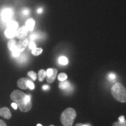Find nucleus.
<instances>
[{
  "mask_svg": "<svg viewBox=\"0 0 126 126\" xmlns=\"http://www.w3.org/2000/svg\"><path fill=\"white\" fill-rule=\"evenodd\" d=\"M111 94L116 100L122 103L126 102V89L121 83H115L111 89Z\"/></svg>",
  "mask_w": 126,
  "mask_h": 126,
  "instance_id": "1",
  "label": "nucleus"
},
{
  "mask_svg": "<svg viewBox=\"0 0 126 126\" xmlns=\"http://www.w3.org/2000/svg\"><path fill=\"white\" fill-rule=\"evenodd\" d=\"M76 111L73 108H67L61 113L60 120L64 126H72L76 118Z\"/></svg>",
  "mask_w": 126,
  "mask_h": 126,
  "instance_id": "2",
  "label": "nucleus"
},
{
  "mask_svg": "<svg viewBox=\"0 0 126 126\" xmlns=\"http://www.w3.org/2000/svg\"><path fill=\"white\" fill-rule=\"evenodd\" d=\"M7 28L5 31L4 34L8 39H12L16 35L18 28V24L14 20H10L7 23Z\"/></svg>",
  "mask_w": 126,
  "mask_h": 126,
  "instance_id": "3",
  "label": "nucleus"
},
{
  "mask_svg": "<svg viewBox=\"0 0 126 126\" xmlns=\"http://www.w3.org/2000/svg\"><path fill=\"white\" fill-rule=\"evenodd\" d=\"M26 94L22 91L19 90H15L12 92L11 94V99L14 100V102L18 105V106L23 105L25 103H28L29 102H26L25 101V97Z\"/></svg>",
  "mask_w": 126,
  "mask_h": 126,
  "instance_id": "4",
  "label": "nucleus"
},
{
  "mask_svg": "<svg viewBox=\"0 0 126 126\" xmlns=\"http://www.w3.org/2000/svg\"><path fill=\"white\" fill-rule=\"evenodd\" d=\"M13 16V11L10 8H5L1 12V19L5 23H8L11 20Z\"/></svg>",
  "mask_w": 126,
  "mask_h": 126,
  "instance_id": "5",
  "label": "nucleus"
},
{
  "mask_svg": "<svg viewBox=\"0 0 126 126\" xmlns=\"http://www.w3.org/2000/svg\"><path fill=\"white\" fill-rule=\"evenodd\" d=\"M28 43H29V40H28V39L24 38L22 39L19 41L18 43H16V47L19 51L20 53H22L23 52L26 48V46H27Z\"/></svg>",
  "mask_w": 126,
  "mask_h": 126,
  "instance_id": "6",
  "label": "nucleus"
},
{
  "mask_svg": "<svg viewBox=\"0 0 126 126\" xmlns=\"http://www.w3.org/2000/svg\"><path fill=\"white\" fill-rule=\"evenodd\" d=\"M0 116L6 119H9L12 117L11 110L7 107H3L0 109Z\"/></svg>",
  "mask_w": 126,
  "mask_h": 126,
  "instance_id": "7",
  "label": "nucleus"
},
{
  "mask_svg": "<svg viewBox=\"0 0 126 126\" xmlns=\"http://www.w3.org/2000/svg\"><path fill=\"white\" fill-rule=\"evenodd\" d=\"M28 30L25 26H21L18 31L16 33V36L18 39H24L27 36Z\"/></svg>",
  "mask_w": 126,
  "mask_h": 126,
  "instance_id": "8",
  "label": "nucleus"
},
{
  "mask_svg": "<svg viewBox=\"0 0 126 126\" xmlns=\"http://www.w3.org/2000/svg\"><path fill=\"white\" fill-rule=\"evenodd\" d=\"M28 79L26 78H21L18 81V86L19 88H20L22 89H28L27 82Z\"/></svg>",
  "mask_w": 126,
  "mask_h": 126,
  "instance_id": "9",
  "label": "nucleus"
},
{
  "mask_svg": "<svg viewBox=\"0 0 126 126\" xmlns=\"http://www.w3.org/2000/svg\"><path fill=\"white\" fill-rule=\"evenodd\" d=\"M7 46H8V49L10 50V51H11V52L15 51H19V50H18V48H17V47H16V41L15 40L11 39V40H9V42H8Z\"/></svg>",
  "mask_w": 126,
  "mask_h": 126,
  "instance_id": "10",
  "label": "nucleus"
},
{
  "mask_svg": "<svg viewBox=\"0 0 126 126\" xmlns=\"http://www.w3.org/2000/svg\"><path fill=\"white\" fill-rule=\"evenodd\" d=\"M71 85L70 82L65 80L64 81H60V83H59V88L63 90L67 91L71 89Z\"/></svg>",
  "mask_w": 126,
  "mask_h": 126,
  "instance_id": "11",
  "label": "nucleus"
},
{
  "mask_svg": "<svg viewBox=\"0 0 126 126\" xmlns=\"http://www.w3.org/2000/svg\"><path fill=\"white\" fill-rule=\"evenodd\" d=\"M35 26V21L33 19H29L26 22V27L28 30V31H33Z\"/></svg>",
  "mask_w": 126,
  "mask_h": 126,
  "instance_id": "12",
  "label": "nucleus"
},
{
  "mask_svg": "<svg viewBox=\"0 0 126 126\" xmlns=\"http://www.w3.org/2000/svg\"><path fill=\"white\" fill-rule=\"evenodd\" d=\"M57 72L58 71L57 69L53 68V73L52 74V75L49 77H47L46 80L47 82L49 83H53L55 81V79H56L57 75Z\"/></svg>",
  "mask_w": 126,
  "mask_h": 126,
  "instance_id": "13",
  "label": "nucleus"
},
{
  "mask_svg": "<svg viewBox=\"0 0 126 126\" xmlns=\"http://www.w3.org/2000/svg\"><path fill=\"white\" fill-rule=\"evenodd\" d=\"M17 58H18V62L19 63H22V64H23V63L27 62L28 59V56L26 54H24V53H23V54H20V56Z\"/></svg>",
  "mask_w": 126,
  "mask_h": 126,
  "instance_id": "14",
  "label": "nucleus"
},
{
  "mask_svg": "<svg viewBox=\"0 0 126 126\" xmlns=\"http://www.w3.org/2000/svg\"><path fill=\"white\" fill-rule=\"evenodd\" d=\"M46 77V71L45 70H40L38 72V78L40 81H43Z\"/></svg>",
  "mask_w": 126,
  "mask_h": 126,
  "instance_id": "15",
  "label": "nucleus"
},
{
  "mask_svg": "<svg viewBox=\"0 0 126 126\" xmlns=\"http://www.w3.org/2000/svg\"><path fill=\"white\" fill-rule=\"evenodd\" d=\"M59 63L61 65H65L68 63V59L65 57L61 56L59 59Z\"/></svg>",
  "mask_w": 126,
  "mask_h": 126,
  "instance_id": "16",
  "label": "nucleus"
},
{
  "mask_svg": "<svg viewBox=\"0 0 126 126\" xmlns=\"http://www.w3.org/2000/svg\"><path fill=\"white\" fill-rule=\"evenodd\" d=\"M43 52V49L42 48H34V49L32 50V53L34 56H39Z\"/></svg>",
  "mask_w": 126,
  "mask_h": 126,
  "instance_id": "17",
  "label": "nucleus"
},
{
  "mask_svg": "<svg viewBox=\"0 0 126 126\" xmlns=\"http://www.w3.org/2000/svg\"><path fill=\"white\" fill-rule=\"evenodd\" d=\"M42 37V35L39 33H32L30 36V39L32 41L36 40V39L41 38Z\"/></svg>",
  "mask_w": 126,
  "mask_h": 126,
  "instance_id": "18",
  "label": "nucleus"
},
{
  "mask_svg": "<svg viewBox=\"0 0 126 126\" xmlns=\"http://www.w3.org/2000/svg\"><path fill=\"white\" fill-rule=\"evenodd\" d=\"M67 78L68 76L65 73H60L58 75V79L60 81H64L65 80H67Z\"/></svg>",
  "mask_w": 126,
  "mask_h": 126,
  "instance_id": "19",
  "label": "nucleus"
},
{
  "mask_svg": "<svg viewBox=\"0 0 126 126\" xmlns=\"http://www.w3.org/2000/svg\"><path fill=\"white\" fill-rule=\"evenodd\" d=\"M28 74L31 78L32 79L33 81H36V79H37V74H36V72H34L33 71H31L28 73Z\"/></svg>",
  "mask_w": 126,
  "mask_h": 126,
  "instance_id": "20",
  "label": "nucleus"
},
{
  "mask_svg": "<svg viewBox=\"0 0 126 126\" xmlns=\"http://www.w3.org/2000/svg\"><path fill=\"white\" fill-rule=\"evenodd\" d=\"M112 126H126V120L123 122H120L119 121V122L113 123Z\"/></svg>",
  "mask_w": 126,
  "mask_h": 126,
  "instance_id": "21",
  "label": "nucleus"
},
{
  "mask_svg": "<svg viewBox=\"0 0 126 126\" xmlns=\"http://www.w3.org/2000/svg\"><path fill=\"white\" fill-rule=\"evenodd\" d=\"M27 85H28V88H29L30 89H32V90L34 89V83H33L32 81H30V80H28V81Z\"/></svg>",
  "mask_w": 126,
  "mask_h": 126,
  "instance_id": "22",
  "label": "nucleus"
},
{
  "mask_svg": "<svg viewBox=\"0 0 126 126\" xmlns=\"http://www.w3.org/2000/svg\"><path fill=\"white\" fill-rule=\"evenodd\" d=\"M29 47L30 49H31V50H33V49H34V48H36V45L33 41H31V42H30L29 44Z\"/></svg>",
  "mask_w": 126,
  "mask_h": 126,
  "instance_id": "23",
  "label": "nucleus"
},
{
  "mask_svg": "<svg viewBox=\"0 0 126 126\" xmlns=\"http://www.w3.org/2000/svg\"><path fill=\"white\" fill-rule=\"evenodd\" d=\"M53 73V68H49L46 71V76L49 77Z\"/></svg>",
  "mask_w": 126,
  "mask_h": 126,
  "instance_id": "24",
  "label": "nucleus"
},
{
  "mask_svg": "<svg viewBox=\"0 0 126 126\" xmlns=\"http://www.w3.org/2000/svg\"><path fill=\"white\" fill-rule=\"evenodd\" d=\"M109 78L110 79L114 80L116 78V75H115V74L113 73V72H111V73L109 74Z\"/></svg>",
  "mask_w": 126,
  "mask_h": 126,
  "instance_id": "25",
  "label": "nucleus"
},
{
  "mask_svg": "<svg viewBox=\"0 0 126 126\" xmlns=\"http://www.w3.org/2000/svg\"><path fill=\"white\" fill-rule=\"evenodd\" d=\"M22 14L24 15H28L29 14V10L28 9H25L22 11Z\"/></svg>",
  "mask_w": 126,
  "mask_h": 126,
  "instance_id": "26",
  "label": "nucleus"
},
{
  "mask_svg": "<svg viewBox=\"0 0 126 126\" xmlns=\"http://www.w3.org/2000/svg\"><path fill=\"white\" fill-rule=\"evenodd\" d=\"M125 120H126L125 117H124V116H120V117H119V121L120 122H123Z\"/></svg>",
  "mask_w": 126,
  "mask_h": 126,
  "instance_id": "27",
  "label": "nucleus"
},
{
  "mask_svg": "<svg viewBox=\"0 0 126 126\" xmlns=\"http://www.w3.org/2000/svg\"><path fill=\"white\" fill-rule=\"evenodd\" d=\"M11 106L15 110L17 109V108H18V105H17V104L15 102H14V103H12L11 104Z\"/></svg>",
  "mask_w": 126,
  "mask_h": 126,
  "instance_id": "28",
  "label": "nucleus"
},
{
  "mask_svg": "<svg viewBox=\"0 0 126 126\" xmlns=\"http://www.w3.org/2000/svg\"><path fill=\"white\" fill-rule=\"evenodd\" d=\"M0 126H7V124L2 120H0Z\"/></svg>",
  "mask_w": 126,
  "mask_h": 126,
  "instance_id": "29",
  "label": "nucleus"
},
{
  "mask_svg": "<svg viewBox=\"0 0 126 126\" xmlns=\"http://www.w3.org/2000/svg\"><path fill=\"white\" fill-rule=\"evenodd\" d=\"M49 88H50L49 86L47 85H45L43 86V89L45 91L46 90H48V89H49Z\"/></svg>",
  "mask_w": 126,
  "mask_h": 126,
  "instance_id": "30",
  "label": "nucleus"
},
{
  "mask_svg": "<svg viewBox=\"0 0 126 126\" xmlns=\"http://www.w3.org/2000/svg\"><path fill=\"white\" fill-rule=\"evenodd\" d=\"M42 12H43V9L42 8H39V9H38V10H37V12L39 14L42 13Z\"/></svg>",
  "mask_w": 126,
  "mask_h": 126,
  "instance_id": "31",
  "label": "nucleus"
},
{
  "mask_svg": "<svg viewBox=\"0 0 126 126\" xmlns=\"http://www.w3.org/2000/svg\"><path fill=\"white\" fill-rule=\"evenodd\" d=\"M83 126V124H82V123H77L75 126Z\"/></svg>",
  "mask_w": 126,
  "mask_h": 126,
  "instance_id": "32",
  "label": "nucleus"
},
{
  "mask_svg": "<svg viewBox=\"0 0 126 126\" xmlns=\"http://www.w3.org/2000/svg\"><path fill=\"white\" fill-rule=\"evenodd\" d=\"M91 126L90 124H83V126Z\"/></svg>",
  "mask_w": 126,
  "mask_h": 126,
  "instance_id": "33",
  "label": "nucleus"
},
{
  "mask_svg": "<svg viewBox=\"0 0 126 126\" xmlns=\"http://www.w3.org/2000/svg\"><path fill=\"white\" fill-rule=\"evenodd\" d=\"M37 126H43L40 124H37Z\"/></svg>",
  "mask_w": 126,
  "mask_h": 126,
  "instance_id": "34",
  "label": "nucleus"
},
{
  "mask_svg": "<svg viewBox=\"0 0 126 126\" xmlns=\"http://www.w3.org/2000/svg\"><path fill=\"white\" fill-rule=\"evenodd\" d=\"M54 126V125H50V126Z\"/></svg>",
  "mask_w": 126,
  "mask_h": 126,
  "instance_id": "35",
  "label": "nucleus"
}]
</instances>
